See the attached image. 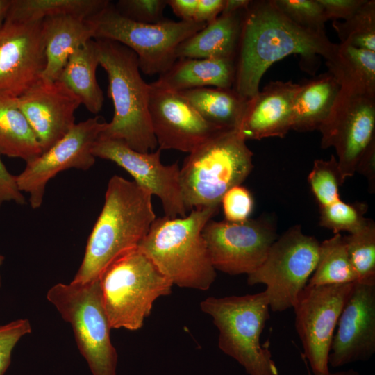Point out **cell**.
I'll use <instances>...</instances> for the list:
<instances>
[{"label": "cell", "mask_w": 375, "mask_h": 375, "mask_svg": "<svg viewBox=\"0 0 375 375\" xmlns=\"http://www.w3.org/2000/svg\"><path fill=\"white\" fill-rule=\"evenodd\" d=\"M299 84L272 81L247 101L237 128L247 140L283 138L292 129V107Z\"/></svg>", "instance_id": "ffe728a7"}, {"label": "cell", "mask_w": 375, "mask_h": 375, "mask_svg": "<svg viewBox=\"0 0 375 375\" xmlns=\"http://www.w3.org/2000/svg\"><path fill=\"white\" fill-rule=\"evenodd\" d=\"M161 151L141 153L130 148L124 142L99 138L92 148L95 158L110 160L128 172L134 181L158 197L165 216L170 218L185 217L180 183L178 162L165 165L160 160Z\"/></svg>", "instance_id": "9a60e30c"}, {"label": "cell", "mask_w": 375, "mask_h": 375, "mask_svg": "<svg viewBox=\"0 0 375 375\" xmlns=\"http://www.w3.org/2000/svg\"><path fill=\"white\" fill-rule=\"evenodd\" d=\"M173 12L183 21L194 19L198 0H167Z\"/></svg>", "instance_id": "7bdbcfd3"}, {"label": "cell", "mask_w": 375, "mask_h": 375, "mask_svg": "<svg viewBox=\"0 0 375 375\" xmlns=\"http://www.w3.org/2000/svg\"><path fill=\"white\" fill-rule=\"evenodd\" d=\"M355 172L365 176L372 192L375 189V143H373L358 160Z\"/></svg>", "instance_id": "b9f144b4"}, {"label": "cell", "mask_w": 375, "mask_h": 375, "mask_svg": "<svg viewBox=\"0 0 375 375\" xmlns=\"http://www.w3.org/2000/svg\"><path fill=\"white\" fill-rule=\"evenodd\" d=\"M328 375H360L358 372L353 369H349L345 371H340L338 372L331 373L330 372Z\"/></svg>", "instance_id": "bcb514c9"}, {"label": "cell", "mask_w": 375, "mask_h": 375, "mask_svg": "<svg viewBox=\"0 0 375 375\" xmlns=\"http://www.w3.org/2000/svg\"><path fill=\"white\" fill-rule=\"evenodd\" d=\"M102 301L111 329H140L155 301L171 294L172 282L138 247L118 257L101 274Z\"/></svg>", "instance_id": "8992f818"}, {"label": "cell", "mask_w": 375, "mask_h": 375, "mask_svg": "<svg viewBox=\"0 0 375 375\" xmlns=\"http://www.w3.org/2000/svg\"><path fill=\"white\" fill-rule=\"evenodd\" d=\"M367 206L364 203H347L339 199L320 208L319 224L335 233H354L362 228L369 219L364 217Z\"/></svg>", "instance_id": "836d02e7"}, {"label": "cell", "mask_w": 375, "mask_h": 375, "mask_svg": "<svg viewBox=\"0 0 375 375\" xmlns=\"http://www.w3.org/2000/svg\"><path fill=\"white\" fill-rule=\"evenodd\" d=\"M308 181L319 208L340 199L339 188L344 181L335 156L328 160H315Z\"/></svg>", "instance_id": "d6a6232c"}, {"label": "cell", "mask_w": 375, "mask_h": 375, "mask_svg": "<svg viewBox=\"0 0 375 375\" xmlns=\"http://www.w3.org/2000/svg\"><path fill=\"white\" fill-rule=\"evenodd\" d=\"M110 3L108 0H10L6 19L28 22L62 15L90 19Z\"/></svg>", "instance_id": "83f0119b"}, {"label": "cell", "mask_w": 375, "mask_h": 375, "mask_svg": "<svg viewBox=\"0 0 375 375\" xmlns=\"http://www.w3.org/2000/svg\"><path fill=\"white\" fill-rule=\"evenodd\" d=\"M47 298L74 331L80 353L92 375H116L117 353L110 336L99 279L88 283H57Z\"/></svg>", "instance_id": "ba28073f"}, {"label": "cell", "mask_w": 375, "mask_h": 375, "mask_svg": "<svg viewBox=\"0 0 375 375\" xmlns=\"http://www.w3.org/2000/svg\"><path fill=\"white\" fill-rule=\"evenodd\" d=\"M235 76V60L184 58L176 59L153 83L176 92L207 86L233 89Z\"/></svg>", "instance_id": "603a6c76"}, {"label": "cell", "mask_w": 375, "mask_h": 375, "mask_svg": "<svg viewBox=\"0 0 375 375\" xmlns=\"http://www.w3.org/2000/svg\"><path fill=\"white\" fill-rule=\"evenodd\" d=\"M274 6L288 19L310 31L325 33L327 21L317 0H272Z\"/></svg>", "instance_id": "e575fe53"}, {"label": "cell", "mask_w": 375, "mask_h": 375, "mask_svg": "<svg viewBox=\"0 0 375 375\" xmlns=\"http://www.w3.org/2000/svg\"><path fill=\"white\" fill-rule=\"evenodd\" d=\"M340 43L375 51V1L365 0L349 18L333 20Z\"/></svg>", "instance_id": "4dcf8cb0"}, {"label": "cell", "mask_w": 375, "mask_h": 375, "mask_svg": "<svg viewBox=\"0 0 375 375\" xmlns=\"http://www.w3.org/2000/svg\"><path fill=\"white\" fill-rule=\"evenodd\" d=\"M337 326L328 364L339 367L371 358L375 352V280L354 283Z\"/></svg>", "instance_id": "ac0fdd59"}, {"label": "cell", "mask_w": 375, "mask_h": 375, "mask_svg": "<svg viewBox=\"0 0 375 375\" xmlns=\"http://www.w3.org/2000/svg\"><path fill=\"white\" fill-rule=\"evenodd\" d=\"M221 203L226 220L242 222L249 219L253 210V200L247 188L237 185L224 194Z\"/></svg>", "instance_id": "8d00e7d4"}, {"label": "cell", "mask_w": 375, "mask_h": 375, "mask_svg": "<svg viewBox=\"0 0 375 375\" xmlns=\"http://www.w3.org/2000/svg\"><path fill=\"white\" fill-rule=\"evenodd\" d=\"M99 65L107 73L114 114L99 138L119 140L141 153L158 146L149 112V84L140 74L136 54L112 40H97Z\"/></svg>", "instance_id": "277c9868"}, {"label": "cell", "mask_w": 375, "mask_h": 375, "mask_svg": "<svg viewBox=\"0 0 375 375\" xmlns=\"http://www.w3.org/2000/svg\"><path fill=\"white\" fill-rule=\"evenodd\" d=\"M17 105L35 134L42 153L75 125L80 99L62 82L40 80L17 98Z\"/></svg>", "instance_id": "d6986e66"}, {"label": "cell", "mask_w": 375, "mask_h": 375, "mask_svg": "<svg viewBox=\"0 0 375 375\" xmlns=\"http://www.w3.org/2000/svg\"><path fill=\"white\" fill-rule=\"evenodd\" d=\"M326 65L341 85L375 94V51L340 43L335 59Z\"/></svg>", "instance_id": "f1b7e54d"}, {"label": "cell", "mask_w": 375, "mask_h": 375, "mask_svg": "<svg viewBox=\"0 0 375 375\" xmlns=\"http://www.w3.org/2000/svg\"><path fill=\"white\" fill-rule=\"evenodd\" d=\"M246 10L221 14L176 48L178 58L235 60Z\"/></svg>", "instance_id": "7402d4cb"}, {"label": "cell", "mask_w": 375, "mask_h": 375, "mask_svg": "<svg viewBox=\"0 0 375 375\" xmlns=\"http://www.w3.org/2000/svg\"><path fill=\"white\" fill-rule=\"evenodd\" d=\"M253 152L237 129L222 131L190 153L180 169L187 211L219 208L224 194L251 173Z\"/></svg>", "instance_id": "5b68a950"}, {"label": "cell", "mask_w": 375, "mask_h": 375, "mask_svg": "<svg viewBox=\"0 0 375 375\" xmlns=\"http://www.w3.org/2000/svg\"><path fill=\"white\" fill-rule=\"evenodd\" d=\"M4 260V257L0 253V267L2 265ZM0 287H1V276H0Z\"/></svg>", "instance_id": "7dc6e473"}, {"label": "cell", "mask_w": 375, "mask_h": 375, "mask_svg": "<svg viewBox=\"0 0 375 375\" xmlns=\"http://www.w3.org/2000/svg\"><path fill=\"white\" fill-rule=\"evenodd\" d=\"M10 4V0H0V28L3 26Z\"/></svg>", "instance_id": "f6af8a7d"}, {"label": "cell", "mask_w": 375, "mask_h": 375, "mask_svg": "<svg viewBox=\"0 0 375 375\" xmlns=\"http://www.w3.org/2000/svg\"><path fill=\"white\" fill-rule=\"evenodd\" d=\"M341 90V84L329 71L299 84L294 97L292 129L312 131L328 117Z\"/></svg>", "instance_id": "cb8c5ba5"}, {"label": "cell", "mask_w": 375, "mask_h": 375, "mask_svg": "<svg viewBox=\"0 0 375 375\" xmlns=\"http://www.w3.org/2000/svg\"><path fill=\"white\" fill-rule=\"evenodd\" d=\"M151 197L134 181L118 175L110 178L102 210L72 283L84 284L99 279L112 262L138 247L156 218Z\"/></svg>", "instance_id": "7a4b0ae2"}, {"label": "cell", "mask_w": 375, "mask_h": 375, "mask_svg": "<svg viewBox=\"0 0 375 375\" xmlns=\"http://www.w3.org/2000/svg\"><path fill=\"white\" fill-rule=\"evenodd\" d=\"M149 112L160 150L191 153L218 133L226 131L205 120L179 92L149 84Z\"/></svg>", "instance_id": "2e32d148"}, {"label": "cell", "mask_w": 375, "mask_h": 375, "mask_svg": "<svg viewBox=\"0 0 375 375\" xmlns=\"http://www.w3.org/2000/svg\"><path fill=\"white\" fill-rule=\"evenodd\" d=\"M202 235L215 270L230 275H249L256 270L277 239L275 226L267 217L242 222L210 219Z\"/></svg>", "instance_id": "4fadbf2b"}, {"label": "cell", "mask_w": 375, "mask_h": 375, "mask_svg": "<svg viewBox=\"0 0 375 375\" xmlns=\"http://www.w3.org/2000/svg\"><path fill=\"white\" fill-rule=\"evenodd\" d=\"M225 0H198L193 20L206 24L213 22L222 13Z\"/></svg>", "instance_id": "60d3db41"}, {"label": "cell", "mask_w": 375, "mask_h": 375, "mask_svg": "<svg viewBox=\"0 0 375 375\" xmlns=\"http://www.w3.org/2000/svg\"><path fill=\"white\" fill-rule=\"evenodd\" d=\"M319 244L304 234L301 226H293L274 241L262 264L247 275L249 285L266 286L273 312L293 308L315 269Z\"/></svg>", "instance_id": "30bf717a"}, {"label": "cell", "mask_w": 375, "mask_h": 375, "mask_svg": "<svg viewBox=\"0 0 375 375\" xmlns=\"http://www.w3.org/2000/svg\"><path fill=\"white\" fill-rule=\"evenodd\" d=\"M200 308L212 317L219 330V348L249 375H279L271 352L260 343L269 318L264 291L244 296L209 297L200 303Z\"/></svg>", "instance_id": "52a82bcc"}, {"label": "cell", "mask_w": 375, "mask_h": 375, "mask_svg": "<svg viewBox=\"0 0 375 375\" xmlns=\"http://www.w3.org/2000/svg\"><path fill=\"white\" fill-rule=\"evenodd\" d=\"M326 20L349 18L365 0H317Z\"/></svg>", "instance_id": "ab89813d"}, {"label": "cell", "mask_w": 375, "mask_h": 375, "mask_svg": "<svg viewBox=\"0 0 375 375\" xmlns=\"http://www.w3.org/2000/svg\"><path fill=\"white\" fill-rule=\"evenodd\" d=\"M17 98L0 94V154L27 162L40 156L42 150Z\"/></svg>", "instance_id": "484cf974"}, {"label": "cell", "mask_w": 375, "mask_h": 375, "mask_svg": "<svg viewBox=\"0 0 375 375\" xmlns=\"http://www.w3.org/2000/svg\"><path fill=\"white\" fill-rule=\"evenodd\" d=\"M179 92L208 122L224 130L238 128L247 101L232 88H200Z\"/></svg>", "instance_id": "4316f807"}, {"label": "cell", "mask_w": 375, "mask_h": 375, "mask_svg": "<svg viewBox=\"0 0 375 375\" xmlns=\"http://www.w3.org/2000/svg\"><path fill=\"white\" fill-rule=\"evenodd\" d=\"M46 65L41 79L58 80L69 56L82 44L94 39L91 19L73 15L45 18L42 22Z\"/></svg>", "instance_id": "44dd1931"}, {"label": "cell", "mask_w": 375, "mask_h": 375, "mask_svg": "<svg viewBox=\"0 0 375 375\" xmlns=\"http://www.w3.org/2000/svg\"><path fill=\"white\" fill-rule=\"evenodd\" d=\"M354 283L308 286L293 308L295 328L314 375H328L334 331Z\"/></svg>", "instance_id": "7c38bea8"}, {"label": "cell", "mask_w": 375, "mask_h": 375, "mask_svg": "<svg viewBox=\"0 0 375 375\" xmlns=\"http://www.w3.org/2000/svg\"><path fill=\"white\" fill-rule=\"evenodd\" d=\"M94 38L119 42L137 56L140 70L147 75L160 74L176 61V50L185 40L207 24L169 19L157 24H144L120 15L112 3L91 19Z\"/></svg>", "instance_id": "9c48e42d"}, {"label": "cell", "mask_w": 375, "mask_h": 375, "mask_svg": "<svg viewBox=\"0 0 375 375\" xmlns=\"http://www.w3.org/2000/svg\"><path fill=\"white\" fill-rule=\"evenodd\" d=\"M319 131L322 149L333 147L344 181L375 143V94L341 85L333 109Z\"/></svg>", "instance_id": "8fae6325"}, {"label": "cell", "mask_w": 375, "mask_h": 375, "mask_svg": "<svg viewBox=\"0 0 375 375\" xmlns=\"http://www.w3.org/2000/svg\"><path fill=\"white\" fill-rule=\"evenodd\" d=\"M252 1L249 0H225L221 14L228 15L247 10Z\"/></svg>", "instance_id": "ee69618b"}, {"label": "cell", "mask_w": 375, "mask_h": 375, "mask_svg": "<svg viewBox=\"0 0 375 375\" xmlns=\"http://www.w3.org/2000/svg\"><path fill=\"white\" fill-rule=\"evenodd\" d=\"M338 48L326 33L310 31L290 21L272 0L252 1L244 17L233 90L248 101L260 91L263 74L275 62L299 54L305 63L317 56L328 63L336 58Z\"/></svg>", "instance_id": "6da1fadb"}, {"label": "cell", "mask_w": 375, "mask_h": 375, "mask_svg": "<svg viewBox=\"0 0 375 375\" xmlns=\"http://www.w3.org/2000/svg\"><path fill=\"white\" fill-rule=\"evenodd\" d=\"M42 21L6 19L0 28V94L19 97L41 80L46 59Z\"/></svg>", "instance_id": "e0dca14e"}, {"label": "cell", "mask_w": 375, "mask_h": 375, "mask_svg": "<svg viewBox=\"0 0 375 375\" xmlns=\"http://www.w3.org/2000/svg\"><path fill=\"white\" fill-rule=\"evenodd\" d=\"M358 281L343 235L335 233L321 242L315 269L306 285L344 284Z\"/></svg>", "instance_id": "f546056e"}, {"label": "cell", "mask_w": 375, "mask_h": 375, "mask_svg": "<svg viewBox=\"0 0 375 375\" xmlns=\"http://www.w3.org/2000/svg\"><path fill=\"white\" fill-rule=\"evenodd\" d=\"M31 331V323L26 319L0 325V375H3L8 368L12 351L18 341Z\"/></svg>", "instance_id": "74e56055"}, {"label": "cell", "mask_w": 375, "mask_h": 375, "mask_svg": "<svg viewBox=\"0 0 375 375\" xmlns=\"http://www.w3.org/2000/svg\"><path fill=\"white\" fill-rule=\"evenodd\" d=\"M99 65L97 42L91 39L79 46L69 56L58 78L93 114L101 110L104 102L103 93L96 77Z\"/></svg>", "instance_id": "d4e9b609"}, {"label": "cell", "mask_w": 375, "mask_h": 375, "mask_svg": "<svg viewBox=\"0 0 375 375\" xmlns=\"http://www.w3.org/2000/svg\"><path fill=\"white\" fill-rule=\"evenodd\" d=\"M351 262L358 281L375 280V225L368 219L358 231L344 235Z\"/></svg>", "instance_id": "1f68e13d"}, {"label": "cell", "mask_w": 375, "mask_h": 375, "mask_svg": "<svg viewBox=\"0 0 375 375\" xmlns=\"http://www.w3.org/2000/svg\"><path fill=\"white\" fill-rule=\"evenodd\" d=\"M218 210L201 208L183 217L156 218L138 247L173 285L207 290L217 274L202 231Z\"/></svg>", "instance_id": "3957f363"}, {"label": "cell", "mask_w": 375, "mask_h": 375, "mask_svg": "<svg viewBox=\"0 0 375 375\" xmlns=\"http://www.w3.org/2000/svg\"><path fill=\"white\" fill-rule=\"evenodd\" d=\"M114 6L122 16L136 22L157 24L165 19L167 0H119Z\"/></svg>", "instance_id": "d590c367"}, {"label": "cell", "mask_w": 375, "mask_h": 375, "mask_svg": "<svg viewBox=\"0 0 375 375\" xmlns=\"http://www.w3.org/2000/svg\"><path fill=\"white\" fill-rule=\"evenodd\" d=\"M6 201H14L19 205L26 203L23 192L18 188L16 176L9 172L0 156V208Z\"/></svg>", "instance_id": "f35d334b"}, {"label": "cell", "mask_w": 375, "mask_h": 375, "mask_svg": "<svg viewBox=\"0 0 375 375\" xmlns=\"http://www.w3.org/2000/svg\"><path fill=\"white\" fill-rule=\"evenodd\" d=\"M106 124L99 115L75 124L48 150L26 162L16 181L19 190L28 194L33 209L42 206L47 184L57 174L71 168L86 171L94 165L92 148Z\"/></svg>", "instance_id": "5bb4252c"}]
</instances>
